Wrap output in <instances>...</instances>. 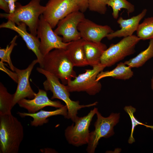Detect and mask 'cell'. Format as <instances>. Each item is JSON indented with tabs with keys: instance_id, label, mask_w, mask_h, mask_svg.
<instances>
[{
	"instance_id": "2e32d148",
	"label": "cell",
	"mask_w": 153,
	"mask_h": 153,
	"mask_svg": "<svg viewBox=\"0 0 153 153\" xmlns=\"http://www.w3.org/2000/svg\"><path fill=\"white\" fill-rule=\"evenodd\" d=\"M147 11L146 9H144L138 14L128 19H124L120 16L117 23L119 25L120 29L109 33L106 37L109 40H111L116 37H124L132 35L137 31L140 22L146 15Z\"/></svg>"
},
{
	"instance_id": "f1b7e54d",
	"label": "cell",
	"mask_w": 153,
	"mask_h": 153,
	"mask_svg": "<svg viewBox=\"0 0 153 153\" xmlns=\"http://www.w3.org/2000/svg\"><path fill=\"white\" fill-rule=\"evenodd\" d=\"M0 8L7 13H9L10 10L8 5L4 0H0Z\"/></svg>"
},
{
	"instance_id": "7402d4cb",
	"label": "cell",
	"mask_w": 153,
	"mask_h": 153,
	"mask_svg": "<svg viewBox=\"0 0 153 153\" xmlns=\"http://www.w3.org/2000/svg\"><path fill=\"white\" fill-rule=\"evenodd\" d=\"M14 94L7 91L1 82L0 83V115L11 114Z\"/></svg>"
},
{
	"instance_id": "5bb4252c",
	"label": "cell",
	"mask_w": 153,
	"mask_h": 153,
	"mask_svg": "<svg viewBox=\"0 0 153 153\" xmlns=\"http://www.w3.org/2000/svg\"><path fill=\"white\" fill-rule=\"evenodd\" d=\"M77 29L81 38L96 43L101 42L104 38L114 31L108 25L98 24L85 18L78 24Z\"/></svg>"
},
{
	"instance_id": "9c48e42d",
	"label": "cell",
	"mask_w": 153,
	"mask_h": 153,
	"mask_svg": "<svg viewBox=\"0 0 153 153\" xmlns=\"http://www.w3.org/2000/svg\"><path fill=\"white\" fill-rule=\"evenodd\" d=\"M52 29L42 14H41L39 18L37 35L40 39L39 49L44 56L53 49H66L69 42H63L62 38L57 34Z\"/></svg>"
},
{
	"instance_id": "44dd1931",
	"label": "cell",
	"mask_w": 153,
	"mask_h": 153,
	"mask_svg": "<svg viewBox=\"0 0 153 153\" xmlns=\"http://www.w3.org/2000/svg\"><path fill=\"white\" fill-rule=\"evenodd\" d=\"M153 58V39L150 40L148 47L133 58L124 62L131 68H139Z\"/></svg>"
},
{
	"instance_id": "5b68a950",
	"label": "cell",
	"mask_w": 153,
	"mask_h": 153,
	"mask_svg": "<svg viewBox=\"0 0 153 153\" xmlns=\"http://www.w3.org/2000/svg\"><path fill=\"white\" fill-rule=\"evenodd\" d=\"M92 67L68 81L66 86L70 92H84L94 95L100 92L102 85L99 81H96L97 76L106 67L100 63Z\"/></svg>"
},
{
	"instance_id": "7a4b0ae2",
	"label": "cell",
	"mask_w": 153,
	"mask_h": 153,
	"mask_svg": "<svg viewBox=\"0 0 153 153\" xmlns=\"http://www.w3.org/2000/svg\"><path fill=\"white\" fill-rule=\"evenodd\" d=\"M39 73L44 75L46 79L43 83L45 90L50 91L53 94L51 100L58 99L65 104L68 110L67 119H70L74 122L77 117L78 111L81 109L97 105V102L86 105H80L79 101H73L70 97V92L66 86L60 83L59 78L50 73L40 67L36 69Z\"/></svg>"
},
{
	"instance_id": "cb8c5ba5",
	"label": "cell",
	"mask_w": 153,
	"mask_h": 153,
	"mask_svg": "<svg viewBox=\"0 0 153 153\" xmlns=\"http://www.w3.org/2000/svg\"><path fill=\"white\" fill-rule=\"evenodd\" d=\"M107 5L112 8V15L115 19L118 18L119 11L121 9H125L128 15L135 10L134 6L127 0H110Z\"/></svg>"
},
{
	"instance_id": "ba28073f",
	"label": "cell",
	"mask_w": 153,
	"mask_h": 153,
	"mask_svg": "<svg viewBox=\"0 0 153 153\" xmlns=\"http://www.w3.org/2000/svg\"><path fill=\"white\" fill-rule=\"evenodd\" d=\"M95 107L86 115L77 116L74 123L68 126L65 130V136L68 143L78 147L88 144L89 142L90 131L89 127L92 118L98 111Z\"/></svg>"
},
{
	"instance_id": "52a82bcc",
	"label": "cell",
	"mask_w": 153,
	"mask_h": 153,
	"mask_svg": "<svg viewBox=\"0 0 153 153\" xmlns=\"http://www.w3.org/2000/svg\"><path fill=\"white\" fill-rule=\"evenodd\" d=\"M97 119L94 124V130L90 132L86 150L89 153H94L99 140L103 137L108 138L114 134V127L119 122L120 113H112L107 117L103 116L98 111Z\"/></svg>"
},
{
	"instance_id": "9a60e30c",
	"label": "cell",
	"mask_w": 153,
	"mask_h": 153,
	"mask_svg": "<svg viewBox=\"0 0 153 153\" xmlns=\"http://www.w3.org/2000/svg\"><path fill=\"white\" fill-rule=\"evenodd\" d=\"M18 104L20 107L25 109L28 113H31L36 112L47 106L59 108L64 106L59 101L50 99L46 91L39 89L33 99L24 98L19 101Z\"/></svg>"
},
{
	"instance_id": "3957f363",
	"label": "cell",
	"mask_w": 153,
	"mask_h": 153,
	"mask_svg": "<svg viewBox=\"0 0 153 153\" xmlns=\"http://www.w3.org/2000/svg\"><path fill=\"white\" fill-rule=\"evenodd\" d=\"M74 67L66 49H54L44 57L42 68L60 79L64 85L77 76Z\"/></svg>"
},
{
	"instance_id": "7c38bea8",
	"label": "cell",
	"mask_w": 153,
	"mask_h": 153,
	"mask_svg": "<svg viewBox=\"0 0 153 153\" xmlns=\"http://www.w3.org/2000/svg\"><path fill=\"white\" fill-rule=\"evenodd\" d=\"M38 63L37 60H33L26 69H20L15 67V72L18 76V85L14 94L13 107L19 101L24 98L33 99L36 94L31 88L29 80V76L34 65Z\"/></svg>"
},
{
	"instance_id": "f546056e",
	"label": "cell",
	"mask_w": 153,
	"mask_h": 153,
	"mask_svg": "<svg viewBox=\"0 0 153 153\" xmlns=\"http://www.w3.org/2000/svg\"><path fill=\"white\" fill-rule=\"evenodd\" d=\"M8 5L10 12V13H13L14 11L16 2L18 0H4Z\"/></svg>"
},
{
	"instance_id": "603a6c76",
	"label": "cell",
	"mask_w": 153,
	"mask_h": 153,
	"mask_svg": "<svg viewBox=\"0 0 153 153\" xmlns=\"http://www.w3.org/2000/svg\"><path fill=\"white\" fill-rule=\"evenodd\" d=\"M136 33L137 36L141 40L153 39V16L145 18L139 24Z\"/></svg>"
},
{
	"instance_id": "8fae6325",
	"label": "cell",
	"mask_w": 153,
	"mask_h": 153,
	"mask_svg": "<svg viewBox=\"0 0 153 153\" xmlns=\"http://www.w3.org/2000/svg\"><path fill=\"white\" fill-rule=\"evenodd\" d=\"M85 18L80 11L72 12L60 20L54 32L62 36L63 41L68 43L81 38L77 29L78 24Z\"/></svg>"
},
{
	"instance_id": "e0dca14e",
	"label": "cell",
	"mask_w": 153,
	"mask_h": 153,
	"mask_svg": "<svg viewBox=\"0 0 153 153\" xmlns=\"http://www.w3.org/2000/svg\"><path fill=\"white\" fill-rule=\"evenodd\" d=\"M17 114L22 118L26 116L32 118L33 120L30 121V125L37 127L48 123L49 121L48 118L51 116L61 115L63 116L65 118H67L68 110L65 105L61 107L52 111H45L41 110L33 113L18 112Z\"/></svg>"
},
{
	"instance_id": "d4e9b609",
	"label": "cell",
	"mask_w": 153,
	"mask_h": 153,
	"mask_svg": "<svg viewBox=\"0 0 153 153\" xmlns=\"http://www.w3.org/2000/svg\"><path fill=\"white\" fill-rule=\"evenodd\" d=\"M18 37L17 35H15L10 42V45H7L6 48L0 49L1 61L7 63L10 69L13 72H15V67L13 65L12 62L10 55L14 47L17 45L16 41Z\"/></svg>"
},
{
	"instance_id": "30bf717a",
	"label": "cell",
	"mask_w": 153,
	"mask_h": 153,
	"mask_svg": "<svg viewBox=\"0 0 153 153\" xmlns=\"http://www.w3.org/2000/svg\"><path fill=\"white\" fill-rule=\"evenodd\" d=\"M42 15L52 29L59 21L69 14L79 11L74 0H49Z\"/></svg>"
},
{
	"instance_id": "83f0119b",
	"label": "cell",
	"mask_w": 153,
	"mask_h": 153,
	"mask_svg": "<svg viewBox=\"0 0 153 153\" xmlns=\"http://www.w3.org/2000/svg\"><path fill=\"white\" fill-rule=\"evenodd\" d=\"M78 7L79 11L84 13L88 8V0H74Z\"/></svg>"
},
{
	"instance_id": "8992f818",
	"label": "cell",
	"mask_w": 153,
	"mask_h": 153,
	"mask_svg": "<svg viewBox=\"0 0 153 153\" xmlns=\"http://www.w3.org/2000/svg\"><path fill=\"white\" fill-rule=\"evenodd\" d=\"M137 36L132 35L123 37L116 44L110 45L104 52L100 59V63L109 67L134 54L136 45L141 40Z\"/></svg>"
},
{
	"instance_id": "4fadbf2b",
	"label": "cell",
	"mask_w": 153,
	"mask_h": 153,
	"mask_svg": "<svg viewBox=\"0 0 153 153\" xmlns=\"http://www.w3.org/2000/svg\"><path fill=\"white\" fill-rule=\"evenodd\" d=\"M16 24L10 20L3 22L0 25V28H6L13 30L21 36L25 42L29 49L31 50L36 55L40 67L42 68L44 56L41 54L39 49L40 41L39 38L31 33H28L26 29V25L20 22Z\"/></svg>"
},
{
	"instance_id": "277c9868",
	"label": "cell",
	"mask_w": 153,
	"mask_h": 153,
	"mask_svg": "<svg viewBox=\"0 0 153 153\" xmlns=\"http://www.w3.org/2000/svg\"><path fill=\"white\" fill-rule=\"evenodd\" d=\"M41 0H31L25 5L16 2L13 13H0V17L10 20L16 24L24 22L28 26L30 33L36 36L39 17L46 9L45 6L40 4Z\"/></svg>"
},
{
	"instance_id": "ffe728a7",
	"label": "cell",
	"mask_w": 153,
	"mask_h": 153,
	"mask_svg": "<svg viewBox=\"0 0 153 153\" xmlns=\"http://www.w3.org/2000/svg\"><path fill=\"white\" fill-rule=\"evenodd\" d=\"M131 68L124 63L120 62L112 70L101 71L97 75L96 80L99 81L103 78L107 77H112L116 79L123 80L129 79L133 75V72Z\"/></svg>"
},
{
	"instance_id": "d6986e66",
	"label": "cell",
	"mask_w": 153,
	"mask_h": 153,
	"mask_svg": "<svg viewBox=\"0 0 153 153\" xmlns=\"http://www.w3.org/2000/svg\"><path fill=\"white\" fill-rule=\"evenodd\" d=\"M84 39H80L69 42L66 50L74 66L88 65L83 46Z\"/></svg>"
},
{
	"instance_id": "484cf974",
	"label": "cell",
	"mask_w": 153,
	"mask_h": 153,
	"mask_svg": "<svg viewBox=\"0 0 153 153\" xmlns=\"http://www.w3.org/2000/svg\"><path fill=\"white\" fill-rule=\"evenodd\" d=\"M110 0H88L90 10L101 14H105L107 10V6Z\"/></svg>"
},
{
	"instance_id": "6da1fadb",
	"label": "cell",
	"mask_w": 153,
	"mask_h": 153,
	"mask_svg": "<svg viewBox=\"0 0 153 153\" xmlns=\"http://www.w3.org/2000/svg\"><path fill=\"white\" fill-rule=\"evenodd\" d=\"M24 137L23 127L12 114L0 115V152L18 153Z\"/></svg>"
},
{
	"instance_id": "ac0fdd59",
	"label": "cell",
	"mask_w": 153,
	"mask_h": 153,
	"mask_svg": "<svg viewBox=\"0 0 153 153\" xmlns=\"http://www.w3.org/2000/svg\"><path fill=\"white\" fill-rule=\"evenodd\" d=\"M83 46L88 65L92 67L100 63V59L106 45L102 43H96L84 40Z\"/></svg>"
},
{
	"instance_id": "4dcf8cb0",
	"label": "cell",
	"mask_w": 153,
	"mask_h": 153,
	"mask_svg": "<svg viewBox=\"0 0 153 153\" xmlns=\"http://www.w3.org/2000/svg\"><path fill=\"white\" fill-rule=\"evenodd\" d=\"M151 87L153 92V69L152 70V75L151 80Z\"/></svg>"
},
{
	"instance_id": "4316f807",
	"label": "cell",
	"mask_w": 153,
	"mask_h": 153,
	"mask_svg": "<svg viewBox=\"0 0 153 153\" xmlns=\"http://www.w3.org/2000/svg\"><path fill=\"white\" fill-rule=\"evenodd\" d=\"M124 110L129 115L132 122V127L131 133L128 140V143L132 144L135 141L133 137V133L135 127L138 125H144L153 129V126H146L145 124L139 122L134 116V113L136 111V109L132 106H127L124 108Z\"/></svg>"
}]
</instances>
